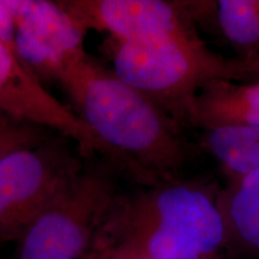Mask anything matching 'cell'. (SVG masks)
<instances>
[{"mask_svg":"<svg viewBox=\"0 0 259 259\" xmlns=\"http://www.w3.org/2000/svg\"><path fill=\"white\" fill-rule=\"evenodd\" d=\"M71 109L118 155L141 186L179 178L193 157L181 125L157 103L89 56L58 82Z\"/></svg>","mask_w":259,"mask_h":259,"instance_id":"6da1fadb","label":"cell"},{"mask_svg":"<svg viewBox=\"0 0 259 259\" xmlns=\"http://www.w3.org/2000/svg\"><path fill=\"white\" fill-rule=\"evenodd\" d=\"M215 184L180 178L119 193L95 241L147 259H228Z\"/></svg>","mask_w":259,"mask_h":259,"instance_id":"7a4b0ae2","label":"cell"},{"mask_svg":"<svg viewBox=\"0 0 259 259\" xmlns=\"http://www.w3.org/2000/svg\"><path fill=\"white\" fill-rule=\"evenodd\" d=\"M111 52L113 72L180 125H189L194 99L205 84L216 79L241 82L238 59L210 50L196 27L144 41H114Z\"/></svg>","mask_w":259,"mask_h":259,"instance_id":"3957f363","label":"cell"},{"mask_svg":"<svg viewBox=\"0 0 259 259\" xmlns=\"http://www.w3.org/2000/svg\"><path fill=\"white\" fill-rule=\"evenodd\" d=\"M118 194L113 166L83 167L19 238L18 259H84Z\"/></svg>","mask_w":259,"mask_h":259,"instance_id":"277c9868","label":"cell"},{"mask_svg":"<svg viewBox=\"0 0 259 259\" xmlns=\"http://www.w3.org/2000/svg\"><path fill=\"white\" fill-rule=\"evenodd\" d=\"M63 139H48L0 162V242L19 240L34 219L83 169Z\"/></svg>","mask_w":259,"mask_h":259,"instance_id":"5b68a950","label":"cell"},{"mask_svg":"<svg viewBox=\"0 0 259 259\" xmlns=\"http://www.w3.org/2000/svg\"><path fill=\"white\" fill-rule=\"evenodd\" d=\"M16 23L14 53L41 82H59L88 57L83 31L58 2L6 0Z\"/></svg>","mask_w":259,"mask_h":259,"instance_id":"8992f818","label":"cell"},{"mask_svg":"<svg viewBox=\"0 0 259 259\" xmlns=\"http://www.w3.org/2000/svg\"><path fill=\"white\" fill-rule=\"evenodd\" d=\"M0 111L72 141L84 156L102 155L125 171L120 158L78 115L56 99L0 41Z\"/></svg>","mask_w":259,"mask_h":259,"instance_id":"52a82bcc","label":"cell"},{"mask_svg":"<svg viewBox=\"0 0 259 259\" xmlns=\"http://www.w3.org/2000/svg\"><path fill=\"white\" fill-rule=\"evenodd\" d=\"M83 31H103L113 41L136 42L196 27L186 2L164 0H61Z\"/></svg>","mask_w":259,"mask_h":259,"instance_id":"ba28073f","label":"cell"},{"mask_svg":"<svg viewBox=\"0 0 259 259\" xmlns=\"http://www.w3.org/2000/svg\"><path fill=\"white\" fill-rule=\"evenodd\" d=\"M189 125L202 131L227 126L259 127V82L216 79L194 99Z\"/></svg>","mask_w":259,"mask_h":259,"instance_id":"9c48e42d","label":"cell"},{"mask_svg":"<svg viewBox=\"0 0 259 259\" xmlns=\"http://www.w3.org/2000/svg\"><path fill=\"white\" fill-rule=\"evenodd\" d=\"M196 23L211 21L219 34L240 54L259 56V0L186 2Z\"/></svg>","mask_w":259,"mask_h":259,"instance_id":"30bf717a","label":"cell"},{"mask_svg":"<svg viewBox=\"0 0 259 259\" xmlns=\"http://www.w3.org/2000/svg\"><path fill=\"white\" fill-rule=\"evenodd\" d=\"M219 203L232 244L240 242L259 253V170L229 178Z\"/></svg>","mask_w":259,"mask_h":259,"instance_id":"8fae6325","label":"cell"},{"mask_svg":"<svg viewBox=\"0 0 259 259\" xmlns=\"http://www.w3.org/2000/svg\"><path fill=\"white\" fill-rule=\"evenodd\" d=\"M202 147L229 178L259 170V127L227 126L205 130Z\"/></svg>","mask_w":259,"mask_h":259,"instance_id":"7c38bea8","label":"cell"},{"mask_svg":"<svg viewBox=\"0 0 259 259\" xmlns=\"http://www.w3.org/2000/svg\"><path fill=\"white\" fill-rule=\"evenodd\" d=\"M48 139V130L0 111V162L16 151L35 148Z\"/></svg>","mask_w":259,"mask_h":259,"instance_id":"4fadbf2b","label":"cell"},{"mask_svg":"<svg viewBox=\"0 0 259 259\" xmlns=\"http://www.w3.org/2000/svg\"><path fill=\"white\" fill-rule=\"evenodd\" d=\"M16 23L11 11L6 5V0H0V41L14 52Z\"/></svg>","mask_w":259,"mask_h":259,"instance_id":"5bb4252c","label":"cell"},{"mask_svg":"<svg viewBox=\"0 0 259 259\" xmlns=\"http://www.w3.org/2000/svg\"><path fill=\"white\" fill-rule=\"evenodd\" d=\"M238 63L241 82H259V56L250 59H238Z\"/></svg>","mask_w":259,"mask_h":259,"instance_id":"9a60e30c","label":"cell"},{"mask_svg":"<svg viewBox=\"0 0 259 259\" xmlns=\"http://www.w3.org/2000/svg\"><path fill=\"white\" fill-rule=\"evenodd\" d=\"M84 259H113V257L103 246L99 245L97 242H94L92 250L89 251V253L85 255Z\"/></svg>","mask_w":259,"mask_h":259,"instance_id":"2e32d148","label":"cell"},{"mask_svg":"<svg viewBox=\"0 0 259 259\" xmlns=\"http://www.w3.org/2000/svg\"><path fill=\"white\" fill-rule=\"evenodd\" d=\"M96 242V241H95ZM99 244V242H97ZM101 245V244H99ZM103 246V245H101ZM103 247L106 248L107 251L111 253V255L113 257V259H147L144 257H142V255H137V254H134V253H130V252H125V251H115V250H111V248L106 247V246H103Z\"/></svg>","mask_w":259,"mask_h":259,"instance_id":"e0dca14e","label":"cell"}]
</instances>
